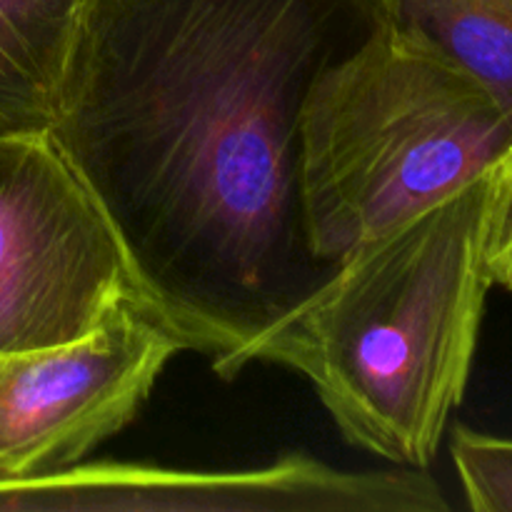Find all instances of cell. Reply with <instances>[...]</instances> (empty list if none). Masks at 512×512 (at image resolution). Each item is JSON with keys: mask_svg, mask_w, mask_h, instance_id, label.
I'll list each match as a JSON object with an SVG mask.
<instances>
[{"mask_svg": "<svg viewBox=\"0 0 512 512\" xmlns=\"http://www.w3.org/2000/svg\"><path fill=\"white\" fill-rule=\"evenodd\" d=\"M85 0H0V30L30 75L58 98Z\"/></svg>", "mask_w": 512, "mask_h": 512, "instance_id": "ba28073f", "label": "cell"}, {"mask_svg": "<svg viewBox=\"0 0 512 512\" xmlns=\"http://www.w3.org/2000/svg\"><path fill=\"white\" fill-rule=\"evenodd\" d=\"M130 300L123 250L48 135H0V353L70 345Z\"/></svg>", "mask_w": 512, "mask_h": 512, "instance_id": "277c9868", "label": "cell"}, {"mask_svg": "<svg viewBox=\"0 0 512 512\" xmlns=\"http://www.w3.org/2000/svg\"><path fill=\"white\" fill-rule=\"evenodd\" d=\"M393 33L473 75L512 113V0H383Z\"/></svg>", "mask_w": 512, "mask_h": 512, "instance_id": "52a82bcc", "label": "cell"}, {"mask_svg": "<svg viewBox=\"0 0 512 512\" xmlns=\"http://www.w3.org/2000/svg\"><path fill=\"white\" fill-rule=\"evenodd\" d=\"M55 98L25 70L0 30V135H48Z\"/></svg>", "mask_w": 512, "mask_h": 512, "instance_id": "30bf717a", "label": "cell"}, {"mask_svg": "<svg viewBox=\"0 0 512 512\" xmlns=\"http://www.w3.org/2000/svg\"><path fill=\"white\" fill-rule=\"evenodd\" d=\"M450 455L470 508L512 512V438L455 425Z\"/></svg>", "mask_w": 512, "mask_h": 512, "instance_id": "9c48e42d", "label": "cell"}, {"mask_svg": "<svg viewBox=\"0 0 512 512\" xmlns=\"http://www.w3.org/2000/svg\"><path fill=\"white\" fill-rule=\"evenodd\" d=\"M385 28L383 0H85L48 138L130 300L223 380L340 268L310 245L300 123Z\"/></svg>", "mask_w": 512, "mask_h": 512, "instance_id": "6da1fadb", "label": "cell"}, {"mask_svg": "<svg viewBox=\"0 0 512 512\" xmlns=\"http://www.w3.org/2000/svg\"><path fill=\"white\" fill-rule=\"evenodd\" d=\"M300 135L310 245L340 265L495 168L512 148V113L388 25L315 83Z\"/></svg>", "mask_w": 512, "mask_h": 512, "instance_id": "3957f363", "label": "cell"}, {"mask_svg": "<svg viewBox=\"0 0 512 512\" xmlns=\"http://www.w3.org/2000/svg\"><path fill=\"white\" fill-rule=\"evenodd\" d=\"M483 258L490 283L512 293V148L493 170Z\"/></svg>", "mask_w": 512, "mask_h": 512, "instance_id": "8fae6325", "label": "cell"}, {"mask_svg": "<svg viewBox=\"0 0 512 512\" xmlns=\"http://www.w3.org/2000/svg\"><path fill=\"white\" fill-rule=\"evenodd\" d=\"M493 170L360 245L250 353L308 378L350 445L400 468H430L468 388Z\"/></svg>", "mask_w": 512, "mask_h": 512, "instance_id": "7a4b0ae2", "label": "cell"}, {"mask_svg": "<svg viewBox=\"0 0 512 512\" xmlns=\"http://www.w3.org/2000/svg\"><path fill=\"white\" fill-rule=\"evenodd\" d=\"M178 493L205 495L215 508L290 510H448L440 485L425 470L348 475L308 458H288L265 470L235 475H183L128 465H73L25 483H0V510L70 508L85 495Z\"/></svg>", "mask_w": 512, "mask_h": 512, "instance_id": "8992f818", "label": "cell"}, {"mask_svg": "<svg viewBox=\"0 0 512 512\" xmlns=\"http://www.w3.org/2000/svg\"><path fill=\"white\" fill-rule=\"evenodd\" d=\"M183 345L133 300L90 335L30 353H0V483L83 463L128 428Z\"/></svg>", "mask_w": 512, "mask_h": 512, "instance_id": "5b68a950", "label": "cell"}]
</instances>
